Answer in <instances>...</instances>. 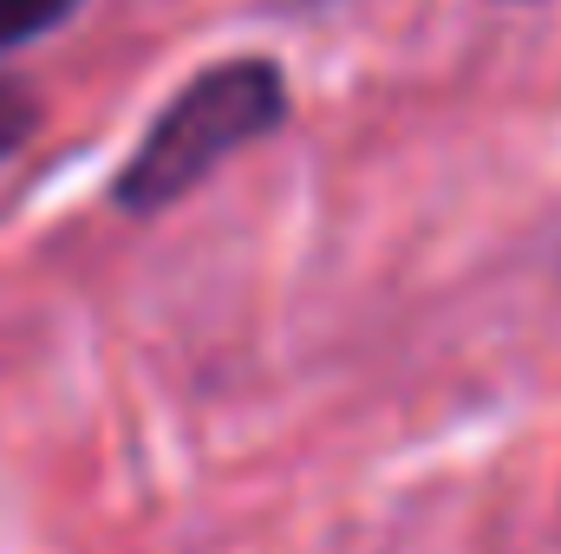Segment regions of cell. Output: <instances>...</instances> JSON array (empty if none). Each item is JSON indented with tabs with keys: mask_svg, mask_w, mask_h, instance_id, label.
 Listing matches in <instances>:
<instances>
[{
	"mask_svg": "<svg viewBox=\"0 0 561 554\" xmlns=\"http://www.w3.org/2000/svg\"><path fill=\"white\" fill-rule=\"evenodd\" d=\"M287 118V85L268 59H229L209 66L138 143V157L118 176V203L125 209H163L176 196H190L229 150L268 138Z\"/></svg>",
	"mask_w": 561,
	"mask_h": 554,
	"instance_id": "obj_1",
	"label": "cell"
},
{
	"mask_svg": "<svg viewBox=\"0 0 561 554\" xmlns=\"http://www.w3.org/2000/svg\"><path fill=\"white\" fill-rule=\"evenodd\" d=\"M72 7H79V0H0V53H7V46H20V39L53 33Z\"/></svg>",
	"mask_w": 561,
	"mask_h": 554,
	"instance_id": "obj_2",
	"label": "cell"
},
{
	"mask_svg": "<svg viewBox=\"0 0 561 554\" xmlns=\"http://www.w3.org/2000/svg\"><path fill=\"white\" fill-rule=\"evenodd\" d=\"M33 131H39V99H33L20 79H0V157L20 150Z\"/></svg>",
	"mask_w": 561,
	"mask_h": 554,
	"instance_id": "obj_3",
	"label": "cell"
}]
</instances>
